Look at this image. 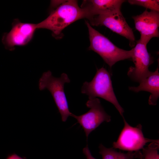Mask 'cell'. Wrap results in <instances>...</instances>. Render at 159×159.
Wrapping results in <instances>:
<instances>
[{
  "label": "cell",
  "mask_w": 159,
  "mask_h": 159,
  "mask_svg": "<svg viewBox=\"0 0 159 159\" xmlns=\"http://www.w3.org/2000/svg\"><path fill=\"white\" fill-rule=\"evenodd\" d=\"M57 1L55 8L45 19L37 24V29L51 30L55 38L59 39L63 36L62 31L74 22L83 18L89 19L90 16L85 8L80 7L77 1L69 0Z\"/></svg>",
  "instance_id": "cell-1"
},
{
  "label": "cell",
  "mask_w": 159,
  "mask_h": 159,
  "mask_svg": "<svg viewBox=\"0 0 159 159\" xmlns=\"http://www.w3.org/2000/svg\"><path fill=\"white\" fill-rule=\"evenodd\" d=\"M85 23L88 28L90 42L89 49L99 55L110 68L118 61L131 59L133 48L127 51L118 47L92 27L87 21H85Z\"/></svg>",
  "instance_id": "cell-2"
},
{
  "label": "cell",
  "mask_w": 159,
  "mask_h": 159,
  "mask_svg": "<svg viewBox=\"0 0 159 159\" xmlns=\"http://www.w3.org/2000/svg\"><path fill=\"white\" fill-rule=\"evenodd\" d=\"M81 92L88 96V98L99 97L111 103L124 118V110L114 92L110 74L105 68L102 67L97 69L91 81L84 82Z\"/></svg>",
  "instance_id": "cell-3"
},
{
  "label": "cell",
  "mask_w": 159,
  "mask_h": 159,
  "mask_svg": "<svg viewBox=\"0 0 159 159\" xmlns=\"http://www.w3.org/2000/svg\"><path fill=\"white\" fill-rule=\"evenodd\" d=\"M70 80L67 75L62 73L59 77L53 76L49 70L43 72L38 82L39 90L47 89L50 92L60 113L62 120L65 122L72 113L69 111L64 91V85Z\"/></svg>",
  "instance_id": "cell-4"
},
{
  "label": "cell",
  "mask_w": 159,
  "mask_h": 159,
  "mask_svg": "<svg viewBox=\"0 0 159 159\" xmlns=\"http://www.w3.org/2000/svg\"><path fill=\"white\" fill-rule=\"evenodd\" d=\"M123 128L117 140L113 143V148L115 149L135 151L142 150L148 143L159 142V140L151 139L144 137L142 132V125L139 124L135 127L130 125L125 119Z\"/></svg>",
  "instance_id": "cell-5"
},
{
  "label": "cell",
  "mask_w": 159,
  "mask_h": 159,
  "mask_svg": "<svg viewBox=\"0 0 159 159\" xmlns=\"http://www.w3.org/2000/svg\"><path fill=\"white\" fill-rule=\"evenodd\" d=\"M90 109L87 112L79 116L72 113L71 116L75 118L82 127L87 139L90 134L103 122H109L111 116L105 111L99 99L97 98H89L86 103Z\"/></svg>",
  "instance_id": "cell-6"
},
{
  "label": "cell",
  "mask_w": 159,
  "mask_h": 159,
  "mask_svg": "<svg viewBox=\"0 0 159 159\" xmlns=\"http://www.w3.org/2000/svg\"><path fill=\"white\" fill-rule=\"evenodd\" d=\"M93 26H104L128 39L130 45L133 47L135 39L132 29L129 26L121 11L94 16L89 21Z\"/></svg>",
  "instance_id": "cell-7"
},
{
  "label": "cell",
  "mask_w": 159,
  "mask_h": 159,
  "mask_svg": "<svg viewBox=\"0 0 159 159\" xmlns=\"http://www.w3.org/2000/svg\"><path fill=\"white\" fill-rule=\"evenodd\" d=\"M37 29V24L22 23L15 19L10 31L4 33L2 42L5 49L12 51L15 46L27 44L32 39Z\"/></svg>",
  "instance_id": "cell-8"
},
{
  "label": "cell",
  "mask_w": 159,
  "mask_h": 159,
  "mask_svg": "<svg viewBox=\"0 0 159 159\" xmlns=\"http://www.w3.org/2000/svg\"><path fill=\"white\" fill-rule=\"evenodd\" d=\"M146 45L140 40L133 48L131 58L134 67H130L128 69L127 75L133 81L140 83L151 72L149 67L153 62L152 58L148 52Z\"/></svg>",
  "instance_id": "cell-9"
},
{
  "label": "cell",
  "mask_w": 159,
  "mask_h": 159,
  "mask_svg": "<svg viewBox=\"0 0 159 159\" xmlns=\"http://www.w3.org/2000/svg\"><path fill=\"white\" fill-rule=\"evenodd\" d=\"M135 28L140 33V40L147 45L153 37L159 36V12L146 9L141 14L132 17Z\"/></svg>",
  "instance_id": "cell-10"
},
{
  "label": "cell",
  "mask_w": 159,
  "mask_h": 159,
  "mask_svg": "<svg viewBox=\"0 0 159 159\" xmlns=\"http://www.w3.org/2000/svg\"><path fill=\"white\" fill-rule=\"evenodd\" d=\"M123 0H90L83 1L81 7L87 11L90 20L94 16L121 11Z\"/></svg>",
  "instance_id": "cell-11"
},
{
  "label": "cell",
  "mask_w": 159,
  "mask_h": 159,
  "mask_svg": "<svg viewBox=\"0 0 159 159\" xmlns=\"http://www.w3.org/2000/svg\"><path fill=\"white\" fill-rule=\"evenodd\" d=\"M139 83V85L137 87H129V90L135 92L145 91L150 92L151 94L148 100V103L150 105H156L159 97L158 67L154 72H151Z\"/></svg>",
  "instance_id": "cell-12"
},
{
  "label": "cell",
  "mask_w": 159,
  "mask_h": 159,
  "mask_svg": "<svg viewBox=\"0 0 159 159\" xmlns=\"http://www.w3.org/2000/svg\"><path fill=\"white\" fill-rule=\"evenodd\" d=\"M159 142L150 143L142 150L143 159H159Z\"/></svg>",
  "instance_id": "cell-13"
},
{
  "label": "cell",
  "mask_w": 159,
  "mask_h": 159,
  "mask_svg": "<svg viewBox=\"0 0 159 159\" xmlns=\"http://www.w3.org/2000/svg\"><path fill=\"white\" fill-rule=\"evenodd\" d=\"M128 1L132 5L140 6L151 10L159 12L158 0H129Z\"/></svg>",
  "instance_id": "cell-14"
},
{
  "label": "cell",
  "mask_w": 159,
  "mask_h": 159,
  "mask_svg": "<svg viewBox=\"0 0 159 159\" xmlns=\"http://www.w3.org/2000/svg\"><path fill=\"white\" fill-rule=\"evenodd\" d=\"M99 153L101 155L102 159H118L122 152H117L113 147L108 148L102 144L99 146Z\"/></svg>",
  "instance_id": "cell-15"
},
{
  "label": "cell",
  "mask_w": 159,
  "mask_h": 159,
  "mask_svg": "<svg viewBox=\"0 0 159 159\" xmlns=\"http://www.w3.org/2000/svg\"><path fill=\"white\" fill-rule=\"evenodd\" d=\"M142 152L140 150L135 151H128L126 153H122L118 159H143Z\"/></svg>",
  "instance_id": "cell-16"
},
{
  "label": "cell",
  "mask_w": 159,
  "mask_h": 159,
  "mask_svg": "<svg viewBox=\"0 0 159 159\" xmlns=\"http://www.w3.org/2000/svg\"><path fill=\"white\" fill-rule=\"evenodd\" d=\"M83 152L87 159H96L91 155L87 145L83 148Z\"/></svg>",
  "instance_id": "cell-17"
},
{
  "label": "cell",
  "mask_w": 159,
  "mask_h": 159,
  "mask_svg": "<svg viewBox=\"0 0 159 159\" xmlns=\"http://www.w3.org/2000/svg\"><path fill=\"white\" fill-rule=\"evenodd\" d=\"M6 159H25L15 153H13L9 155Z\"/></svg>",
  "instance_id": "cell-18"
}]
</instances>
